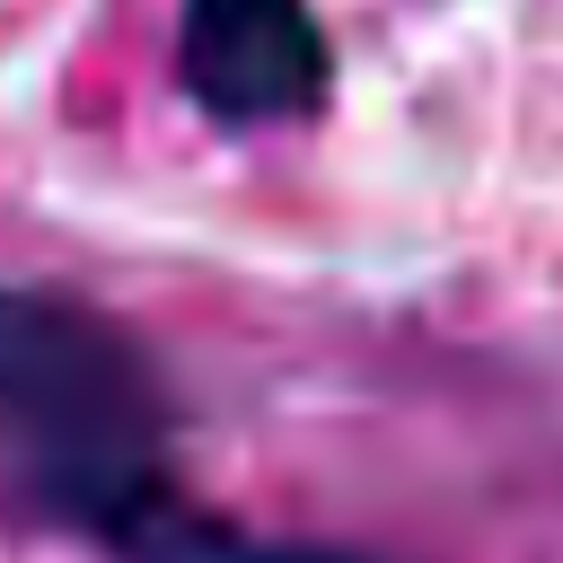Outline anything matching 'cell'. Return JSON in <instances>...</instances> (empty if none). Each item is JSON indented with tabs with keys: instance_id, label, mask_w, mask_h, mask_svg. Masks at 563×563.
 I'll return each instance as SVG.
<instances>
[{
	"instance_id": "cell-3",
	"label": "cell",
	"mask_w": 563,
	"mask_h": 563,
	"mask_svg": "<svg viewBox=\"0 0 563 563\" xmlns=\"http://www.w3.org/2000/svg\"><path fill=\"white\" fill-rule=\"evenodd\" d=\"M97 554L114 563H387V554H361V545H325V537H273V528H246L211 501H194L176 475L132 493L114 519L88 528Z\"/></svg>"
},
{
	"instance_id": "cell-2",
	"label": "cell",
	"mask_w": 563,
	"mask_h": 563,
	"mask_svg": "<svg viewBox=\"0 0 563 563\" xmlns=\"http://www.w3.org/2000/svg\"><path fill=\"white\" fill-rule=\"evenodd\" d=\"M176 88L220 132L308 123L334 97V44L308 0H185Z\"/></svg>"
},
{
	"instance_id": "cell-1",
	"label": "cell",
	"mask_w": 563,
	"mask_h": 563,
	"mask_svg": "<svg viewBox=\"0 0 563 563\" xmlns=\"http://www.w3.org/2000/svg\"><path fill=\"white\" fill-rule=\"evenodd\" d=\"M0 466L70 537L167 484L176 387L158 352L79 290L0 282Z\"/></svg>"
}]
</instances>
